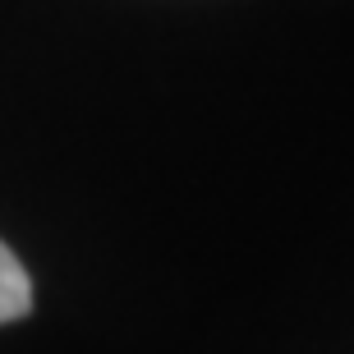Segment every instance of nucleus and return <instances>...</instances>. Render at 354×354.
Returning a JSON list of instances; mask_svg holds the SVG:
<instances>
[{"label": "nucleus", "mask_w": 354, "mask_h": 354, "mask_svg": "<svg viewBox=\"0 0 354 354\" xmlns=\"http://www.w3.org/2000/svg\"><path fill=\"white\" fill-rule=\"evenodd\" d=\"M32 308V281H28L24 263L14 258V249L0 239V327L19 322Z\"/></svg>", "instance_id": "obj_1"}]
</instances>
